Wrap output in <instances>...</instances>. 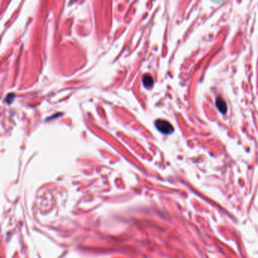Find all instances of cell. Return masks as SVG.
I'll return each mask as SVG.
<instances>
[{"mask_svg":"<svg viewBox=\"0 0 258 258\" xmlns=\"http://www.w3.org/2000/svg\"><path fill=\"white\" fill-rule=\"evenodd\" d=\"M155 126L158 131L165 134H170L173 132V127L169 121L164 119H158L155 121Z\"/></svg>","mask_w":258,"mask_h":258,"instance_id":"6da1fadb","label":"cell"},{"mask_svg":"<svg viewBox=\"0 0 258 258\" xmlns=\"http://www.w3.org/2000/svg\"><path fill=\"white\" fill-rule=\"evenodd\" d=\"M216 106L221 113L225 114L227 111V106H226V101L221 97H217L216 99Z\"/></svg>","mask_w":258,"mask_h":258,"instance_id":"7a4b0ae2","label":"cell"},{"mask_svg":"<svg viewBox=\"0 0 258 258\" xmlns=\"http://www.w3.org/2000/svg\"><path fill=\"white\" fill-rule=\"evenodd\" d=\"M142 83H143L144 86L147 88H152L154 84V80L153 78L149 74H145L142 77Z\"/></svg>","mask_w":258,"mask_h":258,"instance_id":"3957f363","label":"cell"},{"mask_svg":"<svg viewBox=\"0 0 258 258\" xmlns=\"http://www.w3.org/2000/svg\"><path fill=\"white\" fill-rule=\"evenodd\" d=\"M215 2H218V3H220V2H223V1H224V0H214Z\"/></svg>","mask_w":258,"mask_h":258,"instance_id":"277c9868","label":"cell"}]
</instances>
